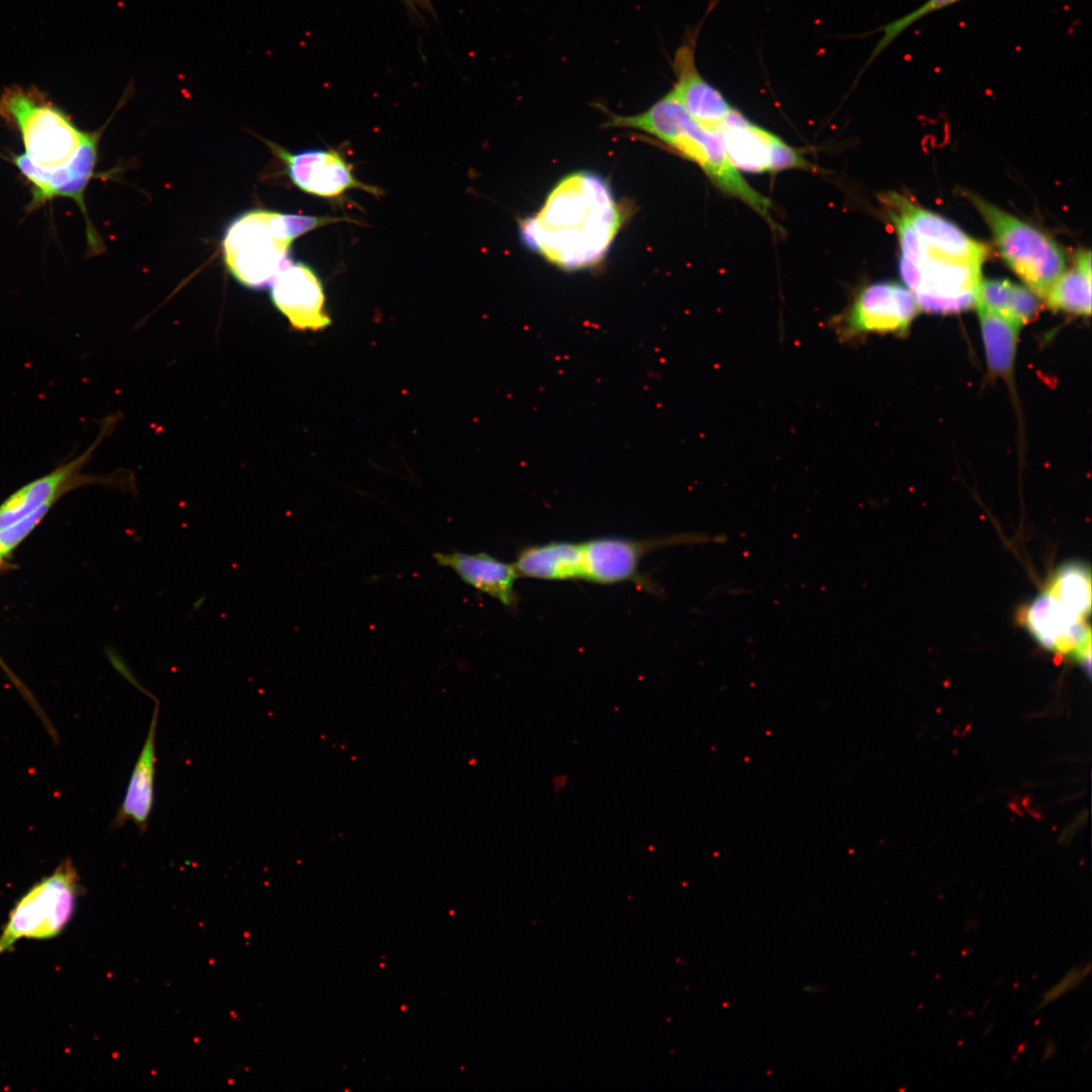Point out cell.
I'll list each match as a JSON object with an SVG mask.
<instances>
[{"label":"cell","instance_id":"cell-1","mask_svg":"<svg viewBox=\"0 0 1092 1092\" xmlns=\"http://www.w3.org/2000/svg\"><path fill=\"white\" fill-rule=\"evenodd\" d=\"M624 220L607 181L579 171L558 182L540 210L521 222L520 234L549 263L573 271L598 265Z\"/></svg>","mask_w":1092,"mask_h":1092},{"label":"cell","instance_id":"cell-2","mask_svg":"<svg viewBox=\"0 0 1092 1092\" xmlns=\"http://www.w3.org/2000/svg\"><path fill=\"white\" fill-rule=\"evenodd\" d=\"M605 126L637 129L656 138L696 163L721 190L769 218V200L744 180L719 135L703 127L671 90L640 113L620 115L610 112Z\"/></svg>","mask_w":1092,"mask_h":1092},{"label":"cell","instance_id":"cell-3","mask_svg":"<svg viewBox=\"0 0 1092 1092\" xmlns=\"http://www.w3.org/2000/svg\"><path fill=\"white\" fill-rule=\"evenodd\" d=\"M339 221V217L325 215L246 211L233 219L224 232L221 248L225 267L243 286L265 289L290 260L295 239Z\"/></svg>","mask_w":1092,"mask_h":1092},{"label":"cell","instance_id":"cell-4","mask_svg":"<svg viewBox=\"0 0 1092 1092\" xmlns=\"http://www.w3.org/2000/svg\"><path fill=\"white\" fill-rule=\"evenodd\" d=\"M0 116L14 127L23 143L24 155L39 168L67 164L89 131L35 87L13 85L0 93Z\"/></svg>","mask_w":1092,"mask_h":1092},{"label":"cell","instance_id":"cell-5","mask_svg":"<svg viewBox=\"0 0 1092 1092\" xmlns=\"http://www.w3.org/2000/svg\"><path fill=\"white\" fill-rule=\"evenodd\" d=\"M970 199L988 224L999 254L1010 269L1034 294L1044 298L1066 270L1059 246L1036 228L985 199Z\"/></svg>","mask_w":1092,"mask_h":1092},{"label":"cell","instance_id":"cell-6","mask_svg":"<svg viewBox=\"0 0 1092 1092\" xmlns=\"http://www.w3.org/2000/svg\"><path fill=\"white\" fill-rule=\"evenodd\" d=\"M82 890L75 866L64 859L15 903L0 933V954L22 938L58 936L73 918Z\"/></svg>","mask_w":1092,"mask_h":1092},{"label":"cell","instance_id":"cell-7","mask_svg":"<svg viewBox=\"0 0 1092 1092\" xmlns=\"http://www.w3.org/2000/svg\"><path fill=\"white\" fill-rule=\"evenodd\" d=\"M981 266L931 257L899 261L900 275L920 308L939 314L957 313L976 305Z\"/></svg>","mask_w":1092,"mask_h":1092},{"label":"cell","instance_id":"cell-8","mask_svg":"<svg viewBox=\"0 0 1092 1092\" xmlns=\"http://www.w3.org/2000/svg\"><path fill=\"white\" fill-rule=\"evenodd\" d=\"M102 132L103 128L89 131L74 157L59 168H39L24 154L11 153L9 156L10 162L16 166L31 188L32 198L26 209L34 211L56 197L73 199L84 215L89 251L94 254L103 250V244L89 219L84 193L92 177L96 176L98 143Z\"/></svg>","mask_w":1092,"mask_h":1092},{"label":"cell","instance_id":"cell-9","mask_svg":"<svg viewBox=\"0 0 1092 1092\" xmlns=\"http://www.w3.org/2000/svg\"><path fill=\"white\" fill-rule=\"evenodd\" d=\"M920 310L913 293L894 282H875L860 288L831 326L838 338L850 341L867 334L905 333Z\"/></svg>","mask_w":1092,"mask_h":1092},{"label":"cell","instance_id":"cell-10","mask_svg":"<svg viewBox=\"0 0 1092 1092\" xmlns=\"http://www.w3.org/2000/svg\"><path fill=\"white\" fill-rule=\"evenodd\" d=\"M717 135L738 170L762 173L808 167L800 152L775 133L748 120L735 108L726 117Z\"/></svg>","mask_w":1092,"mask_h":1092},{"label":"cell","instance_id":"cell-11","mask_svg":"<svg viewBox=\"0 0 1092 1092\" xmlns=\"http://www.w3.org/2000/svg\"><path fill=\"white\" fill-rule=\"evenodd\" d=\"M1022 618L1042 647L1074 658L1090 674L1091 630L1086 618L1069 610L1046 589L1025 608Z\"/></svg>","mask_w":1092,"mask_h":1092},{"label":"cell","instance_id":"cell-12","mask_svg":"<svg viewBox=\"0 0 1092 1092\" xmlns=\"http://www.w3.org/2000/svg\"><path fill=\"white\" fill-rule=\"evenodd\" d=\"M267 144L284 163L291 182L305 193L330 199L338 198L352 189L366 191L375 196L381 193L379 188L358 180L351 164L338 150L290 153L273 143Z\"/></svg>","mask_w":1092,"mask_h":1092},{"label":"cell","instance_id":"cell-13","mask_svg":"<svg viewBox=\"0 0 1092 1092\" xmlns=\"http://www.w3.org/2000/svg\"><path fill=\"white\" fill-rule=\"evenodd\" d=\"M270 298L295 331L317 332L331 325L323 282L303 262L286 263L270 285Z\"/></svg>","mask_w":1092,"mask_h":1092},{"label":"cell","instance_id":"cell-14","mask_svg":"<svg viewBox=\"0 0 1092 1092\" xmlns=\"http://www.w3.org/2000/svg\"><path fill=\"white\" fill-rule=\"evenodd\" d=\"M883 195L903 211L919 238L917 250L908 257L900 258L913 261L926 256L981 265L985 261L988 247L946 218L913 203L900 193Z\"/></svg>","mask_w":1092,"mask_h":1092},{"label":"cell","instance_id":"cell-15","mask_svg":"<svg viewBox=\"0 0 1092 1092\" xmlns=\"http://www.w3.org/2000/svg\"><path fill=\"white\" fill-rule=\"evenodd\" d=\"M700 25L688 31L671 62L675 82L671 89L684 108L707 130L716 133L733 110L724 95L700 73L696 44Z\"/></svg>","mask_w":1092,"mask_h":1092},{"label":"cell","instance_id":"cell-16","mask_svg":"<svg viewBox=\"0 0 1092 1092\" xmlns=\"http://www.w3.org/2000/svg\"><path fill=\"white\" fill-rule=\"evenodd\" d=\"M114 420H105L95 442L82 454L64 462L50 473L30 481L12 493L0 506V530L14 524L46 505H53L62 494L99 478L82 473L95 449L112 428Z\"/></svg>","mask_w":1092,"mask_h":1092},{"label":"cell","instance_id":"cell-17","mask_svg":"<svg viewBox=\"0 0 1092 1092\" xmlns=\"http://www.w3.org/2000/svg\"><path fill=\"white\" fill-rule=\"evenodd\" d=\"M691 535L635 540L620 537H600L582 543L583 578L596 583L611 584L634 580L642 558L662 546L689 542Z\"/></svg>","mask_w":1092,"mask_h":1092},{"label":"cell","instance_id":"cell-18","mask_svg":"<svg viewBox=\"0 0 1092 1092\" xmlns=\"http://www.w3.org/2000/svg\"><path fill=\"white\" fill-rule=\"evenodd\" d=\"M433 556L440 566L451 568L465 583L506 607L517 606L515 581L519 574L514 564L506 563L487 553L453 551L436 552Z\"/></svg>","mask_w":1092,"mask_h":1092},{"label":"cell","instance_id":"cell-19","mask_svg":"<svg viewBox=\"0 0 1092 1092\" xmlns=\"http://www.w3.org/2000/svg\"><path fill=\"white\" fill-rule=\"evenodd\" d=\"M158 715L159 703L156 701L147 737L132 768L120 807L113 819V827H121L130 821L138 827L140 833L147 830L155 801Z\"/></svg>","mask_w":1092,"mask_h":1092},{"label":"cell","instance_id":"cell-20","mask_svg":"<svg viewBox=\"0 0 1092 1092\" xmlns=\"http://www.w3.org/2000/svg\"><path fill=\"white\" fill-rule=\"evenodd\" d=\"M519 576L546 580L583 578L582 543L554 541L532 545L518 553Z\"/></svg>","mask_w":1092,"mask_h":1092},{"label":"cell","instance_id":"cell-21","mask_svg":"<svg viewBox=\"0 0 1092 1092\" xmlns=\"http://www.w3.org/2000/svg\"><path fill=\"white\" fill-rule=\"evenodd\" d=\"M977 308L989 370L994 375L1008 378L1022 325L990 309Z\"/></svg>","mask_w":1092,"mask_h":1092},{"label":"cell","instance_id":"cell-22","mask_svg":"<svg viewBox=\"0 0 1092 1092\" xmlns=\"http://www.w3.org/2000/svg\"><path fill=\"white\" fill-rule=\"evenodd\" d=\"M975 306L998 312L1021 325L1033 321L1039 311V301L1031 290L1006 279H982Z\"/></svg>","mask_w":1092,"mask_h":1092},{"label":"cell","instance_id":"cell-23","mask_svg":"<svg viewBox=\"0 0 1092 1092\" xmlns=\"http://www.w3.org/2000/svg\"><path fill=\"white\" fill-rule=\"evenodd\" d=\"M1050 307L1069 313L1091 314V253L1081 251L1075 266L1064 271L1044 298Z\"/></svg>","mask_w":1092,"mask_h":1092},{"label":"cell","instance_id":"cell-24","mask_svg":"<svg viewBox=\"0 0 1092 1092\" xmlns=\"http://www.w3.org/2000/svg\"><path fill=\"white\" fill-rule=\"evenodd\" d=\"M1045 589L1075 614L1087 618L1091 611V575L1080 562L1060 566L1052 575Z\"/></svg>","mask_w":1092,"mask_h":1092},{"label":"cell","instance_id":"cell-25","mask_svg":"<svg viewBox=\"0 0 1092 1092\" xmlns=\"http://www.w3.org/2000/svg\"><path fill=\"white\" fill-rule=\"evenodd\" d=\"M962 0H927L915 10L895 19L882 27L883 35L873 50L867 65H870L904 30L927 14L940 10Z\"/></svg>","mask_w":1092,"mask_h":1092},{"label":"cell","instance_id":"cell-26","mask_svg":"<svg viewBox=\"0 0 1092 1092\" xmlns=\"http://www.w3.org/2000/svg\"><path fill=\"white\" fill-rule=\"evenodd\" d=\"M53 505H46L14 524L0 530V554L11 552L40 522Z\"/></svg>","mask_w":1092,"mask_h":1092},{"label":"cell","instance_id":"cell-27","mask_svg":"<svg viewBox=\"0 0 1092 1092\" xmlns=\"http://www.w3.org/2000/svg\"><path fill=\"white\" fill-rule=\"evenodd\" d=\"M1081 977L1082 976L1078 971L1070 972L1069 975L1065 978V980H1063L1058 986H1056L1053 990L1045 994V1003L1061 996V994L1072 988V986L1077 985V982L1081 980Z\"/></svg>","mask_w":1092,"mask_h":1092},{"label":"cell","instance_id":"cell-28","mask_svg":"<svg viewBox=\"0 0 1092 1092\" xmlns=\"http://www.w3.org/2000/svg\"><path fill=\"white\" fill-rule=\"evenodd\" d=\"M2 558H3V556L0 554V566H1V563H2Z\"/></svg>","mask_w":1092,"mask_h":1092}]
</instances>
